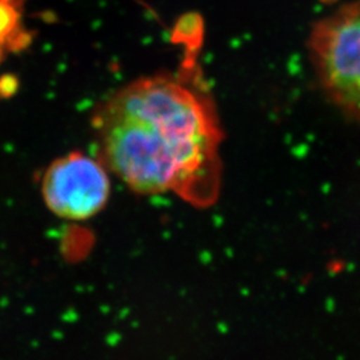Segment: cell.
I'll return each mask as SVG.
<instances>
[{
	"mask_svg": "<svg viewBox=\"0 0 360 360\" xmlns=\"http://www.w3.org/2000/svg\"><path fill=\"white\" fill-rule=\"evenodd\" d=\"M98 159L134 193H174L190 206L218 200L223 129L195 60L129 83L92 117Z\"/></svg>",
	"mask_w": 360,
	"mask_h": 360,
	"instance_id": "6da1fadb",
	"label": "cell"
},
{
	"mask_svg": "<svg viewBox=\"0 0 360 360\" xmlns=\"http://www.w3.org/2000/svg\"><path fill=\"white\" fill-rule=\"evenodd\" d=\"M111 193L110 172L99 159L70 153L53 160L41 179V196L53 215L87 220L98 215Z\"/></svg>",
	"mask_w": 360,
	"mask_h": 360,
	"instance_id": "3957f363",
	"label": "cell"
},
{
	"mask_svg": "<svg viewBox=\"0 0 360 360\" xmlns=\"http://www.w3.org/2000/svg\"><path fill=\"white\" fill-rule=\"evenodd\" d=\"M3 47H4V46L0 43V59H1V55H3Z\"/></svg>",
	"mask_w": 360,
	"mask_h": 360,
	"instance_id": "5b68a950",
	"label": "cell"
},
{
	"mask_svg": "<svg viewBox=\"0 0 360 360\" xmlns=\"http://www.w3.org/2000/svg\"><path fill=\"white\" fill-rule=\"evenodd\" d=\"M19 13L11 0H0V43H10L19 26Z\"/></svg>",
	"mask_w": 360,
	"mask_h": 360,
	"instance_id": "277c9868",
	"label": "cell"
},
{
	"mask_svg": "<svg viewBox=\"0 0 360 360\" xmlns=\"http://www.w3.org/2000/svg\"><path fill=\"white\" fill-rule=\"evenodd\" d=\"M309 50L324 94L360 123V0L342 6L312 27Z\"/></svg>",
	"mask_w": 360,
	"mask_h": 360,
	"instance_id": "7a4b0ae2",
	"label": "cell"
}]
</instances>
